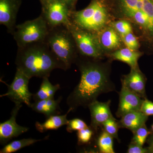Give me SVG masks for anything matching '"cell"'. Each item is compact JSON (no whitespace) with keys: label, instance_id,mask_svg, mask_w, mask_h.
<instances>
[{"label":"cell","instance_id":"6da1fadb","mask_svg":"<svg viewBox=\"0 0 153 153\" xmlns=\"http://www.w3.org/2000/svg\"><path fill=\"white\" fill-rule=\"evenodd\" d=\"M101 60L80 56L76 59V65L80 72L78 84L69 94L66 103L71 111L78 107H88L97 100L102 94L116 91L114 83L110 78L111 60Z\"/></svg>","mask_w":153,"mask_h":153},{"label":"cell","instance_id":"7a4b0ae2","mask_svg":"<svg viewBox=\"0 0 153 153\" xmlns=\"http://www.w3.org/2000/svg\"><path fill=\"white\" fill-rule=\"evenodd\" d=\"M105 2L112 21L124 19L131 23L139 40L140 51L153 54V0H110Z\"/></svg>","mask_w":153,"mask_h":153},{"label":"cell","instance_id":"3957f363","mask_svg":"<svg viewBox=\"0 0 153 153\" xmlns=\"http://www.w3.org/2000/svg\"><path fill=\"white\" fill-rule=\"evenodd\" d=\"M15 63L16 68L30 79L49 77L51 72L56 68L66 70L45 41L18 47Z\"/></svg>","mask_w":153,"mask_h":153},{"label":"cell","instance_id":"277c9868","mask_svg":"<svg viewBox=\"0 0 153 153\" xmlns=\"http://www.w3.org/2000/svg\"><path fill=\"white\" fill-rule=\"evenodd\" d=\"M45 41L53 54L69 69L79 55L78 49L68 27L64 25L49 28Z\"/></svg>","mask_w":153,"mask_h":153},{"label":"cell","instance_id":"5b68a950","mask_svg":"<svg viewBox=\"0 0 153 153\" xmlns=\"http://www.w3.org/2000/svg\"><path fill=\"white\" fill-rule=\"evenodd\" d=\"M71 21L77 27L96 34L112 20L104 0H93L85 9L72 11Z\"/></svg>","mask_w":153,"mask_h":153},{"label":"cell","instance_id":"8992f818","mask_svg":"<svg viewBox=\"0 0 153 153\" xmlns=\"http://www.w3.org/2000/svg\"><path fill=\"white\" fill-rule=\"evenodd\" d=\"M49 27L42 16L16 25L12 35L18 47L27 44L45 41Z\"/></svg>","mask_w":153,"mask_h":153},{"label":"cell","instance_id":"52a82bcc","mask_svg":"<svg viewBox=\"0 0 153 153\" xmlns=\"http://www.w3.org/2000/svg\"><path fill=\"white\" fill-rule=\"evenodd\" d=\"M67 27L74 38L79 55L99 60L106 57L95 34L83 30L72 23Z\"/></svg>","mask_w":153,"mask_h":153},{"label":"cell","instance_id":"ba28073f","mask_svg":"<svg viewBox=\"0 0 153 153\" xmlns=\"http://www.w3.org/2000/svg\"><path fill=\"white\" fill-rule=\"evenodd\" d=\"M72 10L63 0H52L46 3L41 16L46 21L49 28L71 24Z\"/></svg>","mask_w":153,"mask_h":153},{"label":"cell","instance_id":"9c48e42d","mask_svg":"<svg viewBox=\"0 0 153 153\" xmlns=\"http://www.w3.org/2000/svg\"><path fill=\"white\" fill-rule=\"evenodd\" d=\"M30 79L24 72L16 68L13 80L9 85L7 91L0 97H7L15 103H25L29 107L33 95L29 89Z\"/></svg>","mask_w":153,"mask_h":153},{"label":"cell","instance_id":"30bf717a","mask_svg":"<svg viewBox=\"0 0 153 153\" xmlns=\"http://www.w3.org/2000/svg\"><path fill=\"white\" fill-rule=\"evenodd\" d=\"M22 103H15L10 119L0 123V143L5 145L13 138L27 132L29 128L19 125L16 122L17 114L22 107Z\"/></svg>","mask_w":153,"mask_h":153},{"label":"cell","instance_id":"8fae6325","mask_svg":"<svg viewBox=\"0 0 153 153\" xmlns=\"http://www.w3.org/2000/svg\"><path fill=\"white\" fill-rule=\"evenodd\" d=\"M95 34L106 57L108 54L125 47L121 37L110 25Z\"/></svg>","mask_w":153,"mask_h":153},{"label":"cell","instance_id":"7c38bea8","mask_svg":"<svg viewBox=\"0 0 153 153\" xmlns=\"http://www.w3.org/2000/svg\"><path fill=\"white\" fill-rule=\"evenodd\" d=\"M119 94V104L116 114L121 117L128 113L140 110L143 100L141 97L124 86H122Z\"/></svg>","mask_w":153,"mask_h":153},{"label":"cell","instance_id":"4fadbf2b","mask_svg":"<svg viewBox=\"0 0 153 153\" xmlns=\"http://www.w3.org/2000/svg\"><path fill=\"white\" fill-rule=\"evenodd\" d=\"M111 100L100 102L97 100L91 102L88 107L91 114V123L89 126L97 133L99 128L102 126L105 122L114 117L110 108Z\"/></svg>","mask_w":153,"mask_h":153},{"label":"cell","instance_id":"5bb4252c","mask_svg":"<svg viewBox=\"0 0 153 153\" xmlns=\"http://www.w3.org/2000/svg\"><path fill=\"white\" fill-rule=\"evenodd\" d=\"M121 81L122 86L146 99V78L139 67L131 68L129 73L123 75Z\"/></svg>","mask_w":153,"mask_h":153},{"label":"cell","instance_id":"9a60e30c","mask_svg":"<svg viewBox=\"0 0 153 153\" xmlns=\"http://www.w3.org/2000/svg\"><path fill=\"white\" fill-rule=\"evenodd\" d=\"M16 0H0V24L5 26L9 33L16 28L19 6Z\"/></svg>","mask_w":153,"mask_h":153},{"label":"cell","instance_id":"2e32d148","mask_svg":"<svg viewBox=\"0 0 153 153\" xmlns=\"http://www.w3.org/2000/svg\"><path fill=\"white\" fill-rule=\"evenodd\" d=\"M144 53L140 50H133L125 47L115 50L106 55L110 60H117L127 64L131 68L139 66V59Z\"/></svg>","mask_w":153,"mask_h":153},{"label":"cell","instance_id":"e0dca14e","mask_svg":"<svg viewBox=\"0 0 153 153\" xmlns=\"http://www.w3.org/2000/svg\"><path fill=\"white\" fill-rule=\"evenodd\" d=\"M62 99V97H60L57 100H55L54 97L35 101L31 103L29 107L36 112L44 115L47 118L60 113V104Z\"/></svg>","mask_w":153,"mask_h":153},{"label":"cell","instance_id":"ac0fdd59","mask_svg":"<svg viewBox=\"0 0 153 153\" xmlns=\"http://www.w3.org/2000/svg\"><path fill=\"white\" fill-rule=\"evenodd\" d=\"M118 121L120 127L126 128L134 132L144 125L148 120V116L140 111L128 113L122 116Z\"/></svg>","mask_w":153,"mask_h":153},{"label":"cell","instance_id":"d6986e66","mask_svg":"<svg viewBox=\"0 0 153 153\" xmlns=\"http://www.w3.org/2000/svg\"><path fill=\"white\" fill-rule=\"evenodd\" d=\"M71 111V110L68 109L65 114L51 116L47 118L43 123L36 122L35 124L36 130L40 132L44 133L48 130H57L62 126L66 125L68 120L67 118V115Z\"/></svg>","mask_w":153,"mask_h":153},{"label":"cell","instance_id":"ffe728a7","mask_svg":"<svg viewBox=\"0 0 153 153\" xmlns=\"http://www.w3.org/2000/svg\"><path fill=\"white\" fill-rule=\"evenodd\" d=\"M48 78L45 77L43 78L39 90L35 94H33V98L35 101L54 98L55 93L60 89L59 84L52 85Z\"/></svg>","mask_w":153,"mask_h":153},{"label":"cell","instance_id":"44dd1931","mask_svg":"<svg viewBox=\"0 0 153 153\" xmlns=\"http://www.w3.org/2000/svg\"><path fill=\"white\" fill-rule=\"evenodd\" d=\"M49 137H47L43 139H35L29 138L23 139L22 140L13 141L10 143H8L4 145V147L0 150L1 153H12L35 144V143L44 140H47Z\"/></svg>","mask_w":153,"mask_h":153},{"label":"cell","instance_id":"7402d4cb","mask_svg":"<svg viewBox=\"0 0 153 153\" xmlns=\"http://www.w3.org/2000/svg\"><path fill=\"white\" fill-rule=\"evenodd\" d=\"M113 138L104 130L101 132L97 140V145L100 153H115L113 148Z\"/></svg>","mask_w":153,"mask_h":153},{"label":"cell","instance_id":"603a6c76","mask_svg":"<svg viewBox=\"0 0 153 153\" xmlns=\"http://www.w3.org/2000/svg\"><path fill=\"white\" fill-rule=\"evenodd\" d=\"M109 25L112 26L121 36L133 32L131 24L127 20L124 19L114 20L111 22Z\"/></svg>","mask_w":153,"mask_h":153},{"label":"cell","instance_id":"cb8c5ba5","mask_svg":"<svg viewBox=\"0 0 153 153\" xmlns=\"http://www.w3.org/2000/svg\"><path fill=\"white\" fill-rule=\"evenodd\" d=\"M133 133L134 134V136L131 142L140 146H143L146 142L148 136L151 133L147 128L145 124L137 129Z\"/></svg>","mask_w":153,"mask_h":153},{"label":"cell","instance_id":"d4e9b609","mask_svg":"<svg viewBox=\"0 0 153 153\" xmlns=\"http://www.w3.org/2000/svg\"><path fill=\"white\" fill-rule=\"evenodd\" d=\"M95 131L90 126L78 131L77 132V143L79 145H87L92 140Z\"/></svg>","mask_w":153,"mask_h":153},{"label":"cell","instance_id":"484cf974","mask_svg":"<svg viewBox=\"0 0 153 153\" xmlns=\"http://www.w3.org/2000/svg\"><path fill=\"white\" fill-rule=\"evenodd\" d=\"M103 130L109 134L114 138L119 140L118 131L119 128H120L117 121L114 117L111 118L102 124Z\"/></svg>","mask_w":153,"mask_h":153},{"label":"cell","instance_id":"4316f807","mask_svg":"<svg viewBox=\"0 0 153 153\" xmlns=\"http://www.w3.org/2000/svg\"><path fill=\"white\" fill-rule=\"evenodd\" d=\"M121 37L125 47L132 50H140L141 46L139 40L133 32Z\"/></svg>","mask_w":153,"mask_h":153},{"label":"cell","instance_id":"83f0119b","mask_svg":"<svg viewBox=\"0 0 153 153\" xmlns=\"http://www.w3.org/2000/svg\"><path fill=\"white\" fill-rule=\"evenodd\" d=\"M88 126L84 121L78 118L68 120L66 125V130L68 132L78 131Z\"/></svg>","mask_w":153,"mask_h":153},{"label":"cell","instance_id":"f1b7e54d","mask_svg":"<svg viewBox=\"0 0 153 153\" xmlns=\"http://www.w3.org/2000/svg\"><path fill=\"white\" fill-rule=\"evenodd\" d=\"M140 111L147 116L153 115V102L145 99L143 100Z\"/></svg>","mask_w":153,"mask_h":153},{"label":"cell","instance_id":"f546056e","mask_svg":"<svg viewBox=\"0 0 153 153\" xmlns=\"http://www.w3.org/2000/svg\"><path fill=\"white\" fill-rule=\"evenodd\" d=\"M149 150L143 147V146H140L133 143H131L128 146V149L127 153H147Z\"/></svg>","mask_w":153,"mask_h":153},{"label":"cell","instance_id":"4dcf8cb0","mask_svg":"<svg viewBox=\"0 0 153 153\" xmlns=\"http://www.w3.org/2000/svg\"><path fill=\"white\" fill-rule=\"evenodd\" d=\"M63 1L66 3V4L69 6V7L72 10H73V9H72V6L74 5V3L76 0H63Z\"/></svg>","mask_w":153,"mask_h":153},{"label":"cell","instance_id":"1f68e13d","mask_svg":"<svg viewBox=\"0 0 153 153\" xmlns=\"http://www.w3.org/2000/svg\"><path fill=\"white\" fill-rule=\"evenodd\" d=\"M149 149L150 151L153 152V137H152L149 142Z\"/></svg>","mask_w":153,"mask_h":153},{"label":"cell","instance_id":"d6a6232c","mask_svg":"<svg viewBox=\"0 0 153 153\" xmlns=\"http://www.w3.org/2000/svg\"><path fill=\"white\" fill-rule=\"evenodd\" d=\"M52 1V0H45V2L46 3L50 1Z\"/></svg>","mask_w":153,"mask_h":153},{"label":"cell","instance_id":"836d02e7","mask_svg":"<svg viewBox=\"0 0 153 153\" xmlns=\"http://www.w3.org/2000/svg\"><path fill=\"white\" fill-rule=\"evenodd\" d=\"M152 131H153V124L152 125Z\"/></svg>","mask_w":153,"mask_h":153},{"label":"cell","instance_id":"e575fe53","mask_svg":"<svg viewBox=\"0 0 153 153\" xmlns=\"http://www.w3.org/2000/svg\"><path fill=\"white\" fill-rule=\"evenodd\" d=\"M44 1H45V0H44Z\"/></svg>","mask_w":153,"mask_h":153}]
</instances>
